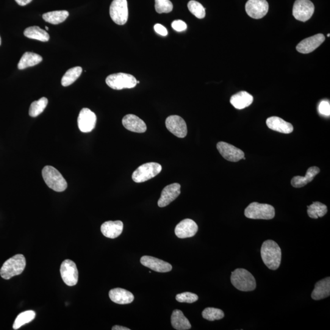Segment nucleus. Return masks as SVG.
I'll use <instances>...</instances> for the list:
<instances>
[{"label": "nucleus", "mask_w": 330, "mask_h": 330, "mask_svg": "<svg viewBox=\"0 0 330 330\" xmlns=\"http://www.w3.org/2000/svg\"><path fill=\"white\" fill-rule=\"evenodd\" d=\"M260 254L264 264L270 270H276L281 261V249L274 241L267 240L263 243Z\"/></svg>", "instance_id": "f257e3e1"}, {"label": "nucleus", "mask_w": 330, "mask_h": 330, "mask_svg": "<svg viewBox=\"0 0 330 330\" xmlns=\"http://www.w3.org/2000/svg\"><path fill=\"white\" fill-rule=\"evenodd\" d=\"M231 281L236 289L243 292L253 291L256 287V279L253 274L243 268H237L232 271Z\"/></svg>", "instance_id": "f03ea898"}, {"label": "nucleus", "mask_w": 330, "mask_h": 330, "mask_svg": "<svg viewBox=\"0 0 330 330\" xmlns=\"http://www.w3.org/2000/svg\"><path fill=\"white\" fill-rule=\"evenodd\" d=\"M26 267V259L24 255H15L7 260L0 270V275L5 279H10L23 272Z\"/></svg>", "instance_id": "7ed1b4c3"}, {"label": "nucleus", "mask_w": 330, "mask_h": 330, "mask_svg": "<svg viewBox=\"0 0 330 330\" xmlns=\"http://www.w3.org/2000/svg\"><path fill=\"white\" fill-rule=\"evenodd\" d=\"M42 174L46 184L52 190L57 192H62L67 188V182L62 174L53 166H45L42 171Z\"/></svg>", "instance_id": "20e7f679"}, {"label": "nucleus", "mask_w": 330, "mask_h": 330, "mask_svg": "<svg viewBox=\"0 0 330 330\" xmlns=\"http://www.w3.org/2000/svg\"><path fill=\"white\" fill-rule=\"evenodd\" d=\"M246 217L254 220H271L275 216L274 208L270 204L252 202L245 210Z\"/></svg>", "instance_id": "39448f33"}, {"label": "nucleus", "mask_w": 330, "mask_h": 330, "mask_svg": "<svg viewBox=\"0 0 330 330\" xmlns=\"http://www.w3.org/2000/svg\"><path fill=\"white\" fill-rule=\"evenodd\" d=\"M106 83L115 90L134 88L137 85V80L132 75L117 73L110 75L106 79Z\"/></svg>", "instance_id": "423d86ee"}, {"label": "nucleus", "mask_w": 330, "mask_h": 330, "mask_svg": "<svg viewBox=\"0 0 330 330\" xmlns=\"http://www.w3.org/2000/svg\"><path fill=\"white\" fill-rule=\"evenodd\" d=\"M162 167L159 163L151 162L141 165L132 174L133 181L136 183H142L148 181L157 176Z\"/></svg>", "instance_id": "0eeeda50"}, {"label": "nucleus", "mask_w": 330, "mask_h": 330, "mask_svg": "<svg viewBox=\"0 0 330 330\" xmlns=\"http://www.w3.org/2000/svg\"><path fill=\"white\" fill-rule=\"evenodd\" d=\"M110 15L113 21L119 26L126 24L129 17L127 0H113L110 5Z\"/></svg>", "instance_id": "6e6552de"}, {"label": "nucleus", "mask_w": 330, "mask_h": 330, "mask_svg": "<svg viewBox=\"0 0 330 330\" xmlns=\"http://www.w3.org/2000/svg\"><path fill=\"white\" fill-rule=\"evenodd\" d=\"M314 12V5L310 0H296L293 5L292 15L296 20L306 22Z\"/></svg>", "instance_id": "1a4fd4ad"}, {"label": "nucleus", "mask_w": 330, "mask_h": 330, "mask_svg": "<svg viewBox=\"0 0 330 330\" xmlns=\"http://www.w3.org/2000/svg\"><path fill=\"white\" fill-rule=\"evenodd\" d=\"M61 275L63 281L69 286L76 285L79 280V271L76 263L73 260L66 259L63 261L60 268Z\"/></svg>", "instance_id": "9d476101"}, {"label": "nucleus", "mask_w": 330, "mask_h": 330, "mask_svg": "<svg viewBox=\"0 0 330 330\" xmlns=\"http://www.w3.org/2000/svg\"><path fill=\"white\" fill-rule=\"evenodd\" d=\"M165 124L169 131L177 137L183 138L187 136V124L181 116L177 115L168 116L166 119Z\"/></svg>", "instance_id": "9b49d317"}, {"label": "nucleus", "mask_w": 330, "mask_h": 330, "mask_svg": "<svg viewBox=\"0 0 330 330\" xmlns=\"http://www.w3.org/2000/svg\"><path fill=\"white\" fill-rule=\"evenodd\" d=\"M217 148L222 157L229 162H237L245 157L242 150L223 141L218 143Z\"/></svg>", "instance_id": "f8f14e48"}, {"label": "nucleus", "mask_w": 330, "mask_h": 330, "mask_svg": "<svg viewBox=\"0 0 330 330\" xmlns=\"http://www.w3.org/2000/svg\"><path fill=\"white\" fill-rule=\"evenodd\" d=\"M97 122L96 114L91 110L85 108L80 111L78 118V126L80 131L89 133L95 128Z\"/></svg>", "instance_id": "ddd939ff"}, {"label": "nucleus", "mask_w": 330, "mask_h": 330, "mask_svg": "<svg viewBox=\"0 0 330 330\" xmlns=\"http://www.w3.org/2000/svg\"><path fill=\"white\" fill-rule=\"evenodd\" d=\"M245 10L250 18L262 19L268 13V2L266 0H248L245 5Z\"/></svg>", "instance_id": "4468645a"}, {"label": "nucleus", "mask_w": 330, "mask_h": 330, "mask_svg": "<svg viewBox=\"0 0 330 330\" xmlns=\"http://www.w3.org/2000/svg\"><path fill=\"white\" fill-rule=\"evenodd\" d=\"M181 186L177 183H174L166 186L162 190L161 196L158 201V206L160 207L167 206L181 194Z\"/></svg>", "instance_id": "2eb2a0df"}, {"label": "nucleus", "mask_w": 330, "mask_h": 330, "mask_svg": "<svg viewBox=\"0 0 330 330\" xmlns=\"http://www.w3.org/2000/svg\"><path fill=\"white\" fill-rule=\"evenodd\" d=\"M325 40V37L322 34H317L305 39L296 46V51L301 54H309L317 49Z\"/></svg>", "instance_id": "dca6fc26"}, {"label": "nucleus", "mask_w": 330, "mask_h": 330, "mask_svg": "<svg viewBox=\"0 0 330 330\" xmlns=\"http://www.w3.org/2000/svg\"><path fill=\"white\" fill-rule=\"evenodd\" d=\"M198 231L197 224L191 219H185L177 224L174 232L180 238H190L195 236Z\"/></svg>", "instance_id": "f3484780"}, {"label": "nucleus", "mask_w": 330, "mask_h": 330, "mask_svg": "<svg viewBox=\"0 0 330 330\" xmlns=\"http://www.w3.org/2000/svg\"><path fill=\"white\" fill-rule=\"evenodd\" d=\"M140 262L141 264L145 266V267L157 271V272H169L173 268L170 263L152 256H143L141 258Z\"/></svg>", "instance_id": "a211bd4d"}, {"label": "nucleus", "mask_w": 330, "mask_h": 330, "mask_svg": "<svg viewBox=\"0 0 330 330\" xmlns=\"http://www.w3.org/2000/svg\"><path fill=\"white\" fill-rule=\"evenodd\" d=\"M123 124L125 128L133 132L145 133L147 126L142 119L134 115H127L123 119Z\"/></svg>", "instance_id": "6ab92c4d"}, {"label": "nucleus", "mask_w": 330, "mask_h": 330, "mask_svg": "<svg viewBox=\"0 0 330 330\" xmlns=\"http://www.w3.org/2000/svg\"><path fill=\"white\" fill-rule=\"evenodd\" d=\"M266 124L269 129L274 130V131L282 133V134H289L293 131V127L292 124L277 116H272V117L268 118Z\"/></svg>", "instance_id": "aec40b11"}, {"label": "nucleus", "mask_w": 330, "mask_h": 330, "mask_svg": "<svg viewBox=\"0 0 330 330\" xmlns=\"http://www.w3.org/2000/svg\"><path fill=\"white\" fill-rule=\"evenodd\" d=\"M124 224L121 221H109L102 224L101 232L104 236L110 238H116L123 232Z\"/></svg>", "instance_id": "412c9836"}, {"label": "nucleus", "mask_w": 330, "mask_h": 330, "mask_svg": "<svg viewBox=\"0 0 330 330\" xmlns=\"http://www.w3.org/2000/svg\"><path fill=\"white\" fill-rule=\"evenodd\" d=\"M111 300L119 304H126L132 303L134 296L129 291L121 288H115L109 292Z\"/></svg>", "instance_id": "4be33fe9"}, {"label": "nucleus", "mask_w": 330, "mask_h": 330, "mask_svg": "<svg viewBox=\"0 0 330 330\" xmlns=\"http://www.w3.org/2000/svg\"><path fill=\"white\" fill-rule=\"evenodd\" d=\"M330 295V278L327 277L320 280L315 284L314 289L311 293V297L314 300H320Z\"/></svg>", "instance_id": "5701e85b"}, {"label": "nucleus", "mask_w": 330, "mask_h": 330, "mask_svg": "<svg viewBox=\"0 0 330 330\" xmlns=\"http://www.w3.org/2000/svg\"><path fill=\"white\" fill-rule=\"evenodd\" d=\"M320 168L317 166H312L307 169L306 175L303 176L293 177L291 181V184L295 188H301L312 182L314 177L320 173Z\"/></svg>", "instance_id": "b1692460"}, {"label": "nucleus", "mask_w": 330, "mask_h": 330, "mask_svg": "<svg viewBox=\"0 0 330 330\" xmlns=\"http://www.w3.org/2000/svg\"><path fill=\"white\" fill-rule=\"evenodd\" d=\"M253 97L246 91H240L233 95L230 99V102L233 107L238 110L245 109L253 103Z\"/></svg>", "instance_id": "393cba45"}, {"label": "nucleus", "mask_w": 330, "mask_h": 330, "mask_svg": "<svg viewBox=\"0 0 330 330\" xmlns=\"http://www.w3.org/2000/svg\"><path fill=\"white\" fill-rule=\"evenodd\" d=\"M171 325L177 330H187L191 328L189 320L186 318L182 310L175 309L171 318Z\"/></svg>", "instance_id": "a878e982"}, {"label": "nucleus", "mask_w": 330, "mask_h": 330, "mask_svg": "<svg viewBox=\"0 0 330 330\" xmlns=\"http://www.w3.org/2000/svg\"><path fill=\"white\" fill-rule=\"evenodd\" d=\"M43 61V58L40 55L33 52L25 53L18 64V68L20 70L33 67L38 65Z\"/></svg>", "instance_id": "bb28decb"}, {"label": "nucleus", "mask_w": 330, "mask_h": 330, "mask_svg": "<svg viewBox=\"0 0 330 330\" xmlns=\"http://www.w3.org/2000/svg\"><path fill=\"white\" fill-rule=\"evenodd\" d=\"M24 35L28 38L41 42H47L50 40L49 33L38 26L27 28L24 31Z\"/></svg>", "instance_id": "cd10ccee"}, {"label": "nucleus", "mask_w": 330, "mask_h": 330, "mask_svg": "<svg viewBox=\"0 0 330 330\" xmlns=\"http://www.w3.org/2000/svg\"><path fill=\"white\" fill-rule=\"evenodd\" d=\"M69 14L67 11H52L44 14L43 18L48 23L58 25L63 23L68 18Z\"/></svg>", "instance_id": "c85d7f7f"}, {"label": "nucleus", "mask_w": 330, "mask_h": 330, "mask_svg": "<svg viewBox=\"0 0 330 330\" xmlns=\"http://www.w3.org/2000/svg\"><path fill=\"white\" fill-rule=\"evenodd\" d=\"M328 212L326 205L320 202H314L311 205L307 206V214L310 218L317 219L323 217Z\"/></svg>", "instance_id": "c756f323"}, {"label": "nucleus", "mask_w": 330, "mask_h": 330, "mask_svg": "<svg viewBox=\"0 0 330 330\" xmlns=\"http://www.w3.org/2000/svg\"><path fill=\"white\" fill-rule=\"evenodd\" d=\"M82 71V68L79 66L69 69L62 79V85L63 87H69L76 82L81 76Z\"/></svg>", "instance_id": "7c9ffc66"}, {"label": "nucleus", "mask_w": 330, "mask_h": 330, "mask_svg": "<svg viewBox=\"0 0 330 330\" xmlns=\"http://www.w3.org/2000/svg\"><path fill=\"white\" fill-rule=\"evenodd\" d=\"M35 317L36 312L32 310L21 312L16 318L13 325L14 329H18L21 326L30 323V321L35 319Z\"/></svg>", "instance_id": "2f4dec72"}, {"label": "nucleus", "mask_w": 330, "mask_h": 330, "mask_svg": "<svg viewBox=\"0 0 330 330\" xmlns=\"http://www.w3.org/2000/svg\"><path fill=\"white\" fill-rule=\"evenodd\" d=\"M48 104V99L42 98L38 101L33 102L30 106L29 115L32 117H37L43 113Z\"/></svg>", "instance_id": "473e14b6"}, {"label": "nucleus", "mask_w": 330, "mask_h": 330, "mask_svg": "<svg viewBox=\"0 0 330 330\" xmlns=\"http://www.w3.org/2000/svg\"><path fill=\"white\" fill-rule=\"evenodd\" d=\"M202 315L205 319L209 321L220 320L224 317L223 310L214 307H207L202 311Z\"/></svg>", "instance_id": "72a5a7b5"}, {"label": "nucleus", "mask_w": 330, "mask_h": 330, "mask_svg": "<svg viewBox=\"0 0 330 330\" xmlns=\"http://www.w3.org/2000/svg\"><path fill=\"white\" fill-rule=\"evenodd\" d=\"M190 12L198 19H204L206 16V10L200 3L191 0L188 4Z\"/></svg>", "instance_id": "f704fd0d"}, {"label": "nucleus", "mask_w": 330, "mask_h": 330, "mask_svg": "<svg viewBox=\"0 0 330 330\" xmlns=\"http://www.w3.org/2000/svg\"><path fill=\"white\" fill-rule=\"evenodd\" d=\"M155 8L159 14L171 13L173 5L170 0H155Z\"/></svg>", "instance_id": "c9c22d12"}, {"label": "nucleus", "mask_w": 330, "mask_h": 330, "mask_svg": "<svg viewBox=\"0 0 330 330\" xmlns=\"http://www.w3.org/2000/svg\"><path fill=\"white\" fill-rule=\"evenodd\" d=\"M198 298L196 294L188 292L179 293L176 296V300L180 303H193L198 300Z\"/></svg>", "instance_id": "e433bc0d"}, {"label": "nucleus", "mask_w": 330, "mask_h": 330, "mask_svg": "<svg viewBox=\"0 0 330 330\" xmlns=\"http://www.w3.org/2000/svg\"><path fill=\"white\" fill-rule=\"evenodd\" d=\"M318 112L321 115L329 116L330 115V104L328 101H323L318 106Z\"/></svg>", "instance_id": "4c0bfd02"}, {"label": "nucleus", "mask_w": 330, "mask_h": 330, "mask_svg": "<svg viewBox=\"0 0 330 330\" xmlns=\"http://www.w3.org/2000/svg\"><path fill=\"white\" fill-rule=\"evenodd\" d=\"M172 28L176 32H181L187 30V26L184 21L177 20L173 22L171 24Z\"/></svg>", "instance_id": "58836bf2"}, {"label": "nucleus", "mask_w": 330, "mask_h": 330, "mask_svg": "<svg viewBox=\"0 0 330 330\" xmlns=\"http://www.w3.org/2000/svg\"><path fill=\"white\" fill-rule=\"evenodd\" d=\"M154 30L155 32L161 36H163V37H166V36L168 35L167 30L162 25L159 24L155 25Z\"/></svg>", "instance_id": "ea45409f"}, {"label": "nucleus", "mask_w": 330, "mask_h": 330, "mask_svg": "<svg viewBox=\"0 0 330 330\" xmlns=\"http://www.w3.org/2000/svg\"><path fill=\"white\" fill-rule=\"evenodd\" d=\"M15 1L18 5L22 6V7H24V6H26L29 4L30 3H31L32 0H15Z\"/></svg>", "instance_id": "a19ab883"}, {"label": "nucleus", "mask_w": 330, "mask_h": 330, "mask_svg": "<svg viewBox=\"0 0 330 330\" xmlns=\"http://www.w3.org/2000/svg\"><path fill=\"white\" fill-rule=\"evenodd\" d=\"M113 330H130V328H127V327L116 325L114 326L112 328Z\"/></svg>", "instance_id": "79ce46f5"}, {"label": "nucleus", "mask_w": 330, "mask_h": 330, "mask_svg": "<svg viewBox=\"0 0 330 330\" xmlns=\"http://www.w3.org/2000/svg\"><path fill=\"white\" fill-rule=\"evenodd\" d=\"M45 28H46V30H49V28L47 27V26H46Z\"/></svg>", "instance_id": "37998d69"}, {"label": "nucleus", "mask_w": 330, "mask_h": 330, "mask_svg": "<svg viewBox=\"0 0 330 330\" xmlns=\"http://www.w3.org/2000/svg\"><path fill=\"white\" fill-rule=\"evenodd\" d=\"M2 44V39L1 37H0V45H1Z\"/></svg>", "instance_id": "c03bdc74"}, {"label": "nucleus", "mask_w": 330, "mask_h": 330, "mask_svg": "<svg viewBox=\"0 0 330 330\" xmlns=\"http://www.w3.org/2000/svg\"><path fill=\"white\" fill-rule=\"evenodd\" d=\"M139 83H140V82H139V81H137V84H139Z\"/></svg>", "instance_id": "a18cd8bd"}, {"label": "nucleus", "mask_w": 330, "mask_h": 330, "mask_svg": "<svg viewBox=\"0 0 330 330\" xmlns=\"http://www.w3.org/2000/svg\"><path fill=\"white\" fill-rule=\"evenodd\" d=\"M327 36H328V37H329V36H330V35H329V34H328V35H327Z\"/></svg>", "instance_id": "49530a36"}]
</instances>
